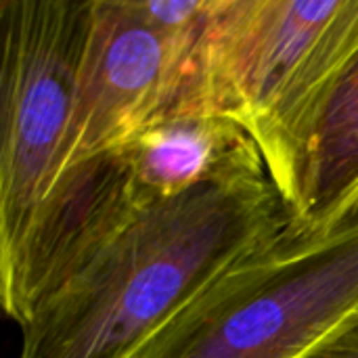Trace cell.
Segmentation results:
<instances>
[{"label":"cell","mask_w":358,"mask_h":358,"mask_svg":"<svg viewBox=\"0 0 358 358\" xmlns=\"http://www.w3.org/2000/svg\"><path fill=\"white\" fill-rule=\"evenodd\" d=\"M287 227L271 176L201 185L151 206L21 327L19 358H136Z\"/></svg>","instance_id":"obj_1"},{"label":"cell","mask_w":358,"mask_h":358,"mask_svg":"<svg viewBox=\"0 0 358 358\" xmlns=\"http://www.w3.org/2000/svg\"><path fill=\"white\" fill-rule=\"evenodd\" d=\"M357 52L358 0H212L162 117L237 122L283 197L310 120Z\"/></svg>","instance_id":"obj_2"},{"label":"cell","mask_w":358,"mask_h":358,"mask_svg":"<svg viewBox=\"0 0 358 358\" xmlns=\"http://www.w3.org/2000/svg\"><path fill=\"white\" fill-rule=\"evenodd\" d=\"M358 310V218L283 231L197 296L136 358H302Z\"/></svg>","instance_id":"obj_3"},{"label":"cell","mask_w":358,"mask_h":358,"mask_svg":"<svg viewBox=\"0 0 358 358\" xmlns=\"http://www.w3.org/2000/svg\"><path fill=\"white\" fill-rule=\"evenodd\" d=\"M90 21L92 0H0V258L50 185Z\"/></svg>","instance_id":"obj_4"},{"label":"cell","mask_w":358,"mask_h":358,"mask_svg":"<svg viewBox=\"0 0 358 358\" xmlns=\"http://www.w3.org/2000/svg\"><path fill=\"white\" fill-rule=\"evenodd\" d=\"M199 29L168 31L145 17L138 0H92L76 109L50 182L73 164L126 145L166 113Z\"/></svg>","instance_id":"obj_5"},{"label":"cell","mask_w":358,"mask_h":358,"mask_svg":"<svg viewBox=\"0 0 358 358\" xmlns=\"http://www.w3.org/2000/svg\"><path fill=\"white\" fill-rule=\"evenodd\" d=\"M147 210L122 147L63 170L0 258V302L23 327Z\"/></svg>","instance_id":"obj_6"},{"label":"cell","mask_w":358,"mask_h":358,"mask_svg":"<svg viewBox=\"0 0 358 358\" xmlns=\"http://www.w3.org/2000/svg\"><path fill=\"white\" fill-rule=\"evenodd\" d=\"M147 208L187 191L268 176L254 138L216 113H178L147 124L122 145Z\"/></svg>","instance_id":"obj_7"},{"label":"cell","mask_w":358,"mask_h":358,"mask_svg":"<svg viewBox=\"0 0 358 358\" xmlns=\"http://www.w3.org/2000/svg\"><path fill=\"white\" fill-rule=\"evenodd\" d=\"M287 231L331 233L358 218V52L310 120L283 195Z\"/></svg>","instance_id":"obj_8"},{"label":"cell","mask_w":358,"mask_h":358,"mask_svg":"<svg viewBox=\"0 0 358 358\" xmlns=\"http://www.w3.org/2000/svg\"><path fill=\"white\" fill-rule=\"evenodd\" d=\"M302 358H358V310L346 317Z\"/></svg>","instance_id":"obj_9"}]
</instances>
